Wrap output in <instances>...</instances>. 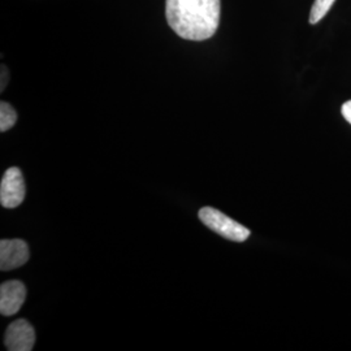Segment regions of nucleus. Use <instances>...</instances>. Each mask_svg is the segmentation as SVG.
Returning <instances> with one entry per match:
<instances>
[{"instance_id": "4", "label": "nucleus", "mask_w": 351, "mask_h": 351, "mask_svg": "<svg viewBox=\"0 0 351 351\" xmlns=\"http://www.w3.org/2000/svg\"><path fill=\"white\" fill-rule=\"evenodd\" d=\"M4 343L10 351L33 350L36 343L34 328L25 319L13 322L5 332Z\"/></svg>"}, {"instance_id": "8", "label": "nucleus", "mask_w": 351, "mask_h": 351, "mask_svg": "<svg viewBox=\"0 0 351 351\" xmlns=\"http://www.w3.org/2000/svg\"><path fill=\"white\" fill-rule=\"evenodd\" d=\"M335 1L336 0H315L310 13V24L315 25L322 21L326 17V13L330 11Z\"/></svg>"}, {"instance_id": "7", "label": "nucleus", "mask_w": 351, "mask_h": 351, "mask_svg": "<svg viewBox=\"0 0 351 351\" xmlns=\"http://www.w3.org/2000/svg\"><path fill=\"white\" fill-rule=\"evenodd\" d=\"M17 121V112L7 101L0 103V132H7Z\"/></svg>"}, {"instance_id": "3", "label": "nucleus", "mask_w": 351, "mask_h": 351, "mask_svg": "<svg viewBox=\"0 0 351 351\" xmlns=\"http://www.w3.org/2000/svg\"><path fill=\"white\" fill-rule=\"evenodd\" d=\"M26 188L21 171L12 167L5 171L0 184V203L4 208H16L25 199Z\"/></svg>"}, {"instance_id": "5", "label": "nucleus", "mask_w": 351, "mask_h": 351, "mask_svg": "<svg viewBox=\"0 0 351 351\" xmlns=\"http://www.w3.org/2000/svg\"><path fill=\"white\" fill-rule=\"evenodd\" d=\"M29 261V246L23 239L0 241V269L12 271Z\"/></svg>"}, {"instance_id": "10", "label": "nucleus", "mask_w": 351, "mask_h": 351, "mask_svg": "<svg viewBox=\"0 0 351 351\" xmlns=\"http://www.w3.org/2000/svg\"><path fill=\"white\" fill-rule=\"evenodd\" d=\"M341 112H342V116L345 117V120L351 125V101H346V103L342 106Z\"/></svg>"}, {"instance_id": "9", "label": "nucleus", "mask_w": 351, "mask_h": 351, "mask_svg": "<svg viewBox=\"0 0 351 351\" xmlns=\"http://www.w3.org/2000/svg\"><path fill=\"white\" fill-rule=\"evenodd\" d=\"M8 78H10V73H8V68L5 65H1V88L0 90L4 91V88H7V84H8Z\"/></svg>"}, {"instance_id": "6", "label": "nucleus", "mask_w": 351, "mask_h": 351, "mask_svg": "<svg viewBox=\"0 0 351 351\" xmlns=\"http://www.w3.org/2000/svg\"><path fill=\"white\" fill-rule=\"evenodd\" d=\"M26 300L25 285L21 281H7L0 287V313L4 316L16 315Z\"/></svg>"}, {"instance_id": "1", "label": "nucleus", "mask_w": 351, "mask_h": 351, "mask_svg": "<svg viewBox=\"0 0 351 351\" xmlns=\"http://www.w3.org/2000/svg\"><path fill=\"white\" fill-rule=\"evenodd\" d=\"M220 0H165L168 25L178 37L201 42L215 36L220 24Z\"/></svg>"}, {"instance_id": "2", "label": "nucleus", "mask_w": 351, "mask_h": 351, "mask_svg": "<svg viewBox=\"0 0 351 351\" xmlns=\"http://www.w3.org/2000/svg\"><path fill=\"white\" fill-rule=\"evenodd\" d=\"M199 219L204 226L229 241L245 242L250 237V230L247 228L213 207H203L199 211Z\"/></svg>"}]
</instances>
